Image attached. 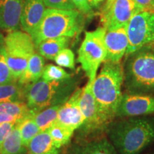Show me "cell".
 Listing matches in <instances>:
<instances>
[{
  "label": "cell",
  "instance_id": "26",
  "mask_svg": "<svg viewBox=\"0 0 154 154\" xmlns=\"http://www.w3.org/2000/svg\"><path fill=\"white\" fill-rule=\"evenodd\" d=\"M72 78L71 74L66 72L62 67L56 65L49 64L44 66L43 74H42V79L47 82H53V81H62Z\"/></svg>",
  "mask_w": 154,
  "mask_h": 154
},
{
  "label": "cell",
  "instance_id": "20",
  "mask_svg": "<svg viewBox=\"0 0 154 154\" xmlns=\"http://www.w3.org/2000/svg\"><path fill=\"white\" fill-rule=\"evenodd\" d=\"M27 148L22 143L18 123L0 146V154H25Z\"/></svg>",
  "mask_w": 154,
  "mask_h": 154
},
{
  "label": "cell",
  "instance_id": "15",
  "mask_svg": "<svg viewBox=\"0 0 154 154\" xmlns=\"http://www.w3.org/2000/svg\"><path fill=\"white\" fill-rule=\"evenodd\" d=\"M43 0H23L20 26L31 34L40 22L45 11Z\"/></svg>",
  "mask_w": 154,
  "mask_h": 154
},
{
  "label": "cell",
  "instance_id": "29",
  "mask_svg": "<svg viewBox=\"0 0 154 154\" xmlns=\"http://www.w3.org/2000/svg\"><path fill=\"white\" fill-rule=\"evenodd\" d=\"M47 8H54L66 10L76 9L72 0H43Z\"/></svg>",
  "mask_w": 154,
  "mask_h": 154
},
{
  "label": "cell",
  "instance_id": "27",
  "mask_svg": "<svg viewBox=\"0 0 154 154\" xmlns=\"http://www.w3.org/2000/svg\"><path fill=\"white\" fill-rule=\"evenodd\" d=\"M7 60L5 46L0 47V85L15 82Z\"/></svg>",
  "mask_w": 154,
  "mask_h": 154
},
{
  "label": "cell",
  "instance_id": "10",
  "mask_svg": "<svg viewBox=\"0 0 154 154\" xmlns=\"http://www.w3.org/2000/svg\"><path fill=\"white\" fill-rule=\"evenodd\" d=\"M92 82H88L82 88L80 97V106L84 117V121L80 127L81 133L84 136L91 135L95 132L106 130L107 126L103 122L99 108L92 93Z\"/></svg>",
  "mask_w": 154,
  "mask_h": 154
},
{
  "label": "cell",
  "instance_id": "16",
  "mask_svg": "<svg viewBox=\"0 0 154 154\" xmlns=\"http://www.w3.org/2000/svg\"><path fill=\"white\" fill-rule=\"evenodd\" d=\"M69 154H118L116 150L106 138H99L78 144L72 148Z\"/></svg>",
  "mask_w": 154,
  "mask_h": 154
},
{
  "label": "cell",
  "instance_id": "3",
  "mask_svg": "<svg viewBox=\"0 0 154 154\" xmlns=\"http://www.w3.org/2000/svg\"><path fill=\"white\" fill-rule=\"evenodd\" d=\"M124 85L127 93L154 95V49L152 45L126 56Z\"/></svg>",
  "mask_w": 154,
  "mask_h": 154
},
{
  "label": "cell",
  "instance_id": "25",
  "mask_svg": "<svg viewBox=\"0 0 154 154\" xmlns=\"http://www.w3.org/2000/svg\"><path fill=\"white\" fill-rule=\"evenodd\" d=\"M32 111L24 101L0 102V113L24 118Z\"/></svg>",
  "mask_w": 154,
  "mask_h": 154
},
{
  "label": "cell",
  "instance_id": "13",
  "mask_svg": "<svg viewBox=\"0 0 154 154\" xmlns=\"http://www.w3.org/2000/svg\"><path fill=\"white\" fill-rule=\"evenodd\" d=\"M105 45L106 57L105 61L119 63L126 55L128 46L127 25L106 30Z\"/></svg>",
  "mask_w": 154,
  "mask_h": 154
},
{
  "label": "cell",
  "instance_id": "33",
  "mask_svg": "<svg viewBox=\"0 0 154 154\" xmlns=\"http://www.w3.org/2000/svg\"><path fill=\"white\" fill-rule=\"evenodd\" d=\"M23 118H19V117L14 116L0 113V124L7 122H19Z\"/></svg>",
  "mask_w": 154,
  "mask_h": 154
},
{
  "label": "cell",
  "instance_id": "19",
  "mask_svg": "<svg viewBox=\"0 0 154 154\" xmlns=\"http://www.w3.org/2000/svg\"><path fill=\"white\" fill-rule=\"evenodd\" d=\"M70 41V37L60 36V37L48 38L40 42L36 46L38 54L49 60H54L59 51L66 48Z\"/></svg>",
  "mask_w": 154,
  "mask_h": 154
},
{
  "label": "cell",
  "instance_id": "9",
  "mask_svg": "<svg viewBox=\"0 0 154 154\" xmlns=\"http://www.w3.org/2000/svg\"><path fill=\"white\" fill-rule=\"evenodd\" d=\"M136 12L134 0H107L100 12V22L109 30L127 25Z\"/></svg>",
  "mask_w": 154,
  "mask_h": 154
},
{
  "label": "cell",
  "instance_id": "14",
  "mask_svg": "<svg viewBox=\"0 0 154 154\" xmlns=\"http://www.w3.org/2000/svg\"><path fill=\"white\" fill-rule=\"evenodd\" d=\"M23 0H0V29L8 32L20 26Z\"/></svg>",
  "mask_w": 154,
  "mask_h": 154
},
{
  "label": "cell",
  "instance_id": "24",
  "mask_svg": "<svg viewBox=\"0 0 154 154\" xmlns=\"http://www.w3.org/2000/svg\"><path fill=\"white\" fill-rule=\"evenodd\" d=\"M47 131L55 146L58 149L68 143L74 133V130L57 122L54 124Z\"/></svg>",
  "mask_w": 154,
  "mask_h": 154
},
{
  "label": "cell",
  "instance_id": "35",
  "mask_svg": "<svg viewBox=\"0 0 154 154\" xmlns=\"http://www.w3.org/2000/svg\"><path fill=\"white\" fill-rule=\"evenodd\" d=\"M89 2L91 4V7H95V0H89Z\"/></svg>",
  "mask_w": 154,
  "mask_h": 154
},
{
  "label": "cell",
  "instance_id": "2",
  "mask_svg": "<svg viewBox=\"0 0 154 154\" xmlns=\"http://www.w3.org/2000/svg\"><path fill=\"white\" fill-rule=\"evenodd\" d=\"M124 66L120 62L104 61L99 74L92 83V93L103 122L108 125L116 118L122 97Z\"/></svg>",
  "mask_w": 154,
  "mask_h": 154
},
{
  "label": "cell",
  "instance_id": "4",
  "mask_svg": "<svg viewBox=\"0 0 154 154\" xmlns=\"http://www.w3.org/2000/svg\"><path fill=\"white\" fill-rule=\"evenodd\" d=\"M82 23V13L77 9L46 8L41 21L30 35L36 47L48 38L73 37L79 32Z\"/></svg>",
  "mask_w": 154,
  "mask_h": 154
},
{
  "label": "cell",
  "instance_id": "22",
  "mask_svg": "<svg viewBox=\"0 0 154 154\" xmlns=\"http://www.w3.org/2000/svg\"><path fill=\"white\" fill-rule=\"evenodd\" d=\"M25 101L24 86L18 81L0 85V102Z\"/></svg>",
  "mask_w": 154,
  "mask_h": 154
},
{
  "label": "cell",
  "instance_id": "31",
  "mask_svg": "<svg viewBox=\"0 0 154 154\" xmlns=\"http://www.w3.org/2000/svg\"><path fill=\"white\" fill-rule=\"evenodd\" d=\"M136 10L154 12V0H134Z\"/></svg>",
  "mask_w": 154,
  "mask_h": 154
},
{
  "label": "cell",
  "instance_id": "32",
  "mask_svg": "<svg viewBox=\"0 0 154 154\" xmlns=\"http://www.w3.org/2000/svg\"><path fill=\"white\" fill-rule=\"evenodd\" d=\"M17 123L18 122H7L0 124V146L16 126Z\"/></svg>",
  "mask_w": 154,
  "mask_h": 154
},
{
  "label": "cell",
  "instance_id": "12",
  "mask_svg": "<svg viewBox=\"0 0 154 154\" xmlns=\"http://www.w3.org/2000/svg\"><path fill=\"white\" fill-rule=\"evenodd\" d=\"M82 88H76L66 101L59 107L57 122L71 129H79L84 124V117L80 106Z\"/></svg>",
  "mask_w": 154,
  "mask_h": 154
},
{
  "label": "cell",
  "instance_id": "34",
  "mask_svg": "<svg viewBox=\"0 0 154 154\" xmlns=\"http://www.w3.org/2000/svg\"><path fill=\"white\" fill-rule=\"evenodd\" d=\"M4 44H5V36L0 32V47L3 46Z\"/></svg>",
  "mask_w": 154,
  "mask_h": 154
},
{
  "label": "cell",
  "instance_id": "30",
  "mask_svg": "<svg viewBox=\"0 0 154 154\" xmlns=\"http://www.w3.org/2000/svg\"><path fill=\"white\" fill-rule=\"evenodd\" d=\"M77 10L84 14H91L93 12L89 0H72Z\"/></svg>",
  "mask_w": 154,
  "mask_h": 154
},
{
  "label": "cell",
  "instance_id": "37",
  "mask_svg": "<svg viewBox=\"0 0 154 154\" xmlns=\"http://www.w3.org/2000/svg\"><path fill=\"white\" fill-rule=\"evenodd\" d=\"M152 47H153V48L154 49V44H152Z\"/></svg>",
  "mask_w": 154,
  "mask_h": 154
},
{
  "label": "cell",
  "instance_id": "8",
  "mask_svg": "<svg viewBox=\"0 0 154 154\" xmlns=\"http://www.w3.org/2000/svg\"><path fill=\"white\" fill-rule=\"evenodd\" d=\"M128 46L126 56L154 44V12L138 11L127 24Z\"/></svg>",
  "mask_w": 154,
  "mask_h": 154
},
{
  "label": "cell",
  "instance_id": "21",
  "mask_svg": "<svg viewBox=\"0 0 154 154\" xmlns=\"http://www.w3.org/2000/svg\"><path fill=\"white\" fill-rule=\"evenodd\" d=\"M35 113L36 111H33L30 114L25 116L18 122L22 143L26 148L32 138L35 137L41 131L34 119V116Z\"/></svg>",
  "mask_w": 154,
  "mask_h": 154
},
{
  "label": "cell",
  "instance_id": "18",
  "mask_svg": "<svg viewBox=\"0 0 154 154\" xmlns=\"http://www.w3.org/2000/svg\"><path fill=\"white\" fill-rule=\"evenodd\" d=\"M29 154H60L56 147L48 131H40L32 138L27 146Z\"/></svg>",
  "mask_w": 154,
  "mask_h": 154
},
{
  "label": "cell",
  "instance_id": "23",
  "mask_svg": "<svg viewBox=\"0 0 154 154\" xmlns=\"http://www.w3.org/2000/svg\"><path fill=\"white\" fill-rule=\"evenodd\" d=\"M60 106H53L36 112L34 116V119L41 131H47L57 122L58 111Z\"/></svg>",
  "mask_w": 154,
  "mask_h": 154
},
{
  "label": "cell",
  "instance_id": "7",
  "mask_svg": "<svg viewBox=\"0 0 154 154\" xmlns=\"http://www.w3.org/2000/svg\"><path fill=\"white\" fill-rule=\"evenodd\" d=\"M105 34L106 29L103 27L86 32L78 51L77 61L86 73L88 82H94L100 65L104 62L106 57Z\"/></svg>",
  "mask_w": 154,
  "mask_h": 154
},
{
  "label": "cell",
  "instance_id": "17",
  "mask_svg": "<svg viewBox=\"0 0 154 154\" xmlns=\"http://www.w3.org/2000/svg\"><path fill=\"white\" fill-rule=\"evenodd\" d=\"M44 66V57L38 54L34 53L29 60L27 66L19 77L18 82L24 86L37 82L42 78Z\"/></svg>",
  "mask_w": 154,
  "mask_h": 154
},
{
  "label": "cell",
  "instance_id": "36",
  "mask_svg": "<svg viewBox=\"0 0 154 154\" xmlns=\"http://www.w3.org/2000/svg\"><path fill=\"white\" fill-rule=\"evenodd\" d=\"M103 1H104V0H95V7H96L100 2H101Z\"/></svg>",
  "mask_w": 154,
  "mask_h": 154
},
{
  "label": "cell",
  "instance_id": "1",
  "mask_svg": "<svg viewBox=\"0 0 154 154\" xmlns=\"http://www.w3.org/2000/svg\"><path fill=\"white\" fill-rule=\"evenodd\" d=\"M106 131L118 154H139L154 142V119L126 117L113 121Z\"/></svg>",
  "mask_w": 154,
  "mask_h": 154
},
{
  "label": "cell",
  "instance_id": "6",
  "mask_svg": "<svg viewBox=\"0 0 154 154\" xmlns=\"http://www.w3.org/2000/svg\"><path fill=\"white\" fill-rule=\"evenodd\" d=\"M4 46L11 74L14 79L18 81L27 66L31 57L35 53L33 38L24 31H11L5 37Z\"/></svg>",
  "mask_w": 154,
  "mask_h": 154
},
{
  "label": "cell",
  "instance_id": "28",
  "mask_svg": "<svg viewBox=\"0 0 154 154\" xmlns=\"http://www.w3.org/2000/svg\"><path fill=\"white\" fill-rule=\"evenodd\" d=\"M58 66L74 69L75 68V55L68 48H64L56 56L54 60Z\"/></svg>",
  "mask_w": 154,
  "mask_h": 154
},
{
  "label": "cell",
  "instance_id": "38",
  "mask_svg": "<svg viewBox=\"0 0 154 154\" xmlns=\"http://www.w3.org/2000/svg\"></svg>",
  "mask_w": 154,
  "mask_h": 154
},
{
  "label": "cell",
  "instance_id": "11",
  "mask_svg": "<svg viewBox=\"0 0 154 154\" xmlns=\"http://www.w3.org/2000/svg\"><path fill=\"white\" fill-rule=\"evenodd\" d=\"M154 114V96L123 94L116 117L146 116Z\"/></svg>",
  "mask_w": 154,
  "mask_h": 154
},
{
  "label": "cell",
  "instance_id": "5",
  "mask_svg": "<svg viewBox=\"0 0 154 154\" xmlns=\"http://www.w3.org/2000/svg\"><path fill=\"white\" fill-rule=\"evenodd\" d=\"M76 90L72 78L47 82L41 78L24 86V99L29 108L36 112L53 106L62 105Z\"/></svg>",
  "mask_w": 154,
  "mask_h": 154
}]
</instances>
